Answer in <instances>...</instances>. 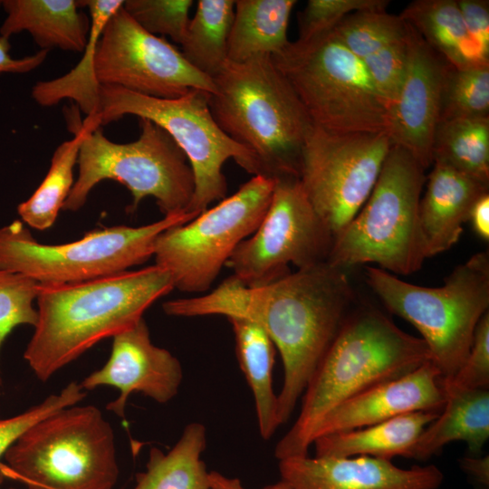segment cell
<instances>
[{
  "label": "cell",
  "instance_id": "cell-5",
  "mask_svg": "<svg viewBox=\"0 0 489 489\" xmlns=\"http://www.w3.org/2000/svg\"><path fill=\"white\" fill-rule=\"evenodd\" d=\"M425 168L392 145L369 198L334 239L328 262L339 267L375 264L409 275L428 258L419 221Z\"/></svg>",
  "mask_w": 489,
  "mask_h": 489
},
{
  "label": "cell",
  "instance_id": "cell-16",
  "mask_svg": "<svg viewBox=\"0 0 489 489\" xmlns=\"http://www.w3.org/2000/svg\"><path fill=\"white\" fill-rule=\"evenodd\" d=\"M406 24V72L398 96L388 110L387 134L392 145L408 151L427 169L433 164V138L451 64Z\"/></svg>",
  "mask_w": 489,
  "mask_h": 489
},
{
  "label": "cell",
  "instance_id": "cell-33",
  "mask_svg": "<svg viewBox=\"0 0 489 489\" xmlns=\"http://www.w3.org/2000/svg\"><path fill=\"white\" fill-rule=\"evenodd\" d=\"M489 117V64L457 69L451 65L442 90L439 121Z\"/></svg>",
  "mask_w": 489,
  "mask_h": 489
},
{
  "label": "cell",
  "instance_id": "cell-8",
  "mask_svg": "<svg viewBox=\"0 0 489 489\" xmlns=\"http://www.w3.org/2000/svg\"><path fill=\"white\" fill-rule=\"evenodd\" d=\"M272 60L313 125L335 132H386V103L363 62L331 31L307 42H290Z\"/></svg>",
  "mask_w": 489,
  "mask_h": 489
},
{
  "label": "cell",
  "instance_id": "cell-31",
  "mask_svg": "<svg viewBox=\"0 0 489 489\" xmlns=\"http://www.w3.org/2000/svg\"><path fill=\"white\" fill-rule=\"evenodd\" d=\"M432 160L489 184V117L439 121L433 138Z\"/></svg>",
  "mask_w": 489,
  "mask_h": 489
},
{
  "label": "cell",
  "instance_id": "cell-39",
  "mask_svg": "<svg viewBox=\"0 0 489 489\" xmlns=\"http://www.w3.org/2000/svg\"><path fill=\"white\" fill-rule=\"evenodd\" d=\"M407 35V33H406ZM406 36L361 60L378 91L383 98L388 113L400 91L407 67Z\"/></svg>",
  "mask_w": 489,
  "mask_h": 489
},
{
  "label": "cell",
  "instance_id": "cell-44",
  "mask_svg": "<svg viewBox=\"0 0 489 489\" xmlns=\"http://www.w3.org/2000/svg\"><path fill=\"white\" fill-rule=\"evenodd\" d=\"M209 484L210 489H245L242 486L239 479L229 478L215 471L209 472ZM263 489H291V487L286 482L280 480Z\"/></svg>",
  "mask_w": 489,
  "mask_h": 489
},
{
  "label": "cell",
  "instance_id": "cell-42",
  "mask_svg": "<svg viewBox=\"0 0 489 489\" xmlns=\"http://www.w3.org/2000/svg\"><path fill=\"white\" fill-rule=\"evenodd\" d=\"M469 221L475 234L483 240L489 239V193L481 197L472 208Z\"/></svg>",
  "mask_w": 489,
  "mask_h": 489
},
{
  "label": "cell",
  "instance_id": "cell-6",
  "mask_svg": "<svg viewBox=\"0 0 489 489\" xmlns=\"http://www.w3.org/2000/svg\"><path fill=\"white\" fill-rule=\"evenodd\" d=\"M365 275L388 311L420 332L442 382L449 380L468 356L477 324L488 312V252L455 266L439 287L413 284L374 266H366Z\"/></svg>",
  "mask_w": 489,
  "mask_h": 489
},
{
  "label": "cell",
  "instance_id": "cell-26",
  "mask_svg": "<svg viewBox=\"0 0 489 489\" xmlns=\"http://www.w3.org/2000/svg\"><path fill=\"white\" fill-rule=\"evenodd\" d=\"M295 0H237L227 43V60L244 62L283 51Z\"/></svg>",
  "mask_w": 489,
  "mask_h": 489
},
{
  "label": "cell",
  "instance_id": "cell-38",
  "mask_svg": "<svg viewBox=\"0 0 489 489\" xmlns=\"http://www.w3.org/2000/svg\"><path fill=\"white\" fill-rule=\"evenodd\" d=\"M446 398L489 386V313L486 312L475 331L468 356L457 372L442 382Z\"/></svg>",
  "mask_w": 489,
  "mask_h": 489
},
{
  "label": "cell",
  "instance_id": "cell-34",
  "mask_svg": "<svg viewBox=\"0 0 489 489\" xmlns=\"http://www.w3.org/2000/svg\"><path fill=\"white\" fill-rule=\"evenodd\" d=\"M40 283L22 273L0 269V349L16 326H35L37 309L34 307Z\"/></svg>",
  "mask_w": 489,
  "mask_h": 489
},
{
  "label": "cell",
  "instance_id": "cell-18",
  "mask_svg": "<svg viewBox=\"0 0 489 489\" xmlns=\"http://www.w3.org/2000/svg\"><path fill=\"white\" fill-rule=\"evenodd\" d=\"M279 472L291 489H437L444 480L434 465L405 469L371 456H293Z\"/></svg>",
  "mask_w": 489,
  "mask_h": 489
},
{
  "label": "cell",
  "instance_id": "cell-1",
  "mask_svg": "<svg viewBox=\"0 0 489 489\" xmlns=\"http://www.w3.org/2000/svg\"><path fill=\"white\" fill-rule=\"evenodd\" d=\"M355 307L346 269L330 262L290 272L259 287L231 275L212 292L168 301L176 317L223 315L254 321L269 336L283 363L278 419L286 423L317 366Z\"/></svg>",
  "mask_w": 489,
  "mask_h": 489
},
{
  "label": "cell",
  "instance_id": "cell-32",
  "mask_svg": "<svg viewBox=\"0 0 489 489\" xmlns=\"http://www.w3.org/2000/svg\"><path fill=\"white\" fill-rule=\"evenodd\" d=\"M332 34L351 53L363 60L381 48L405 38L407 24L386 10L352 13L332 30Z\"/></svg>",
  "mask_w": 489,
  "mask_h": 489
},
{
  "label": "cell",
  "instance_id": "cell-9",
  "mask_svg": "<svg viewBox=\"0 0 489 489\" xmlns=\"http://www.w3.org/2000/svg\"><path fill=\"white\" fill-rule=\"evenodd\" d=\"M139 122L140 134L132 142L115 143L100 128L84 139L77 162L78 177L63 210H79L98 183L110 179L130 192L129 212L152 197L164 216L187 213L195 187L187 156L162 128L147 119Z\"/></svg>",
  "mask_w": 489,
  "mask_h": 489
},
{
  "label": "cell",
  "instance_id": "cell-41",
  "mask_svg": "<svg viewBox=\"0 0 489 489\" xmlns=\"http://www.w3.org/2000/svg\"><path fill=\"white\" fill-rule=\"evenodd\" d=\"M11 44L8 38L0 36V74L4 72L25 73L40 66L48 55L47 50H40L33 55L14 59L9 52Z\"/></svg>",
  "mask_w": 489,
  "mask_h": 489
},
{
  "label": "cell",
  "instance_id": "cell-24",
  "mask_svg": "<svg viewBox=\"0 0 489 489\" xmlns=\"http://www.w3.org/2000/svg\"><path fill=\"white\" fill-rule=\"evenodd\" d=\"M89 9L91 29L83 55L68 73L53 80L38 82L32 89L33 99L43 107L57 105L70 99L80 110L91 116L99 114L100 84L95 77L94 57L98 41L109 19L122 6V0L77 1Z\"/></svg>",
  "mask_w": 489,
  "mask_h": 489
},
{
  "label": "cell",
  "instance_id": "cell-36",
  "mask_svg": "<svg viewBox=\"0 0 489 489\" xmlns=\"http://www.w3.org/2000/svg\"><path fill=\"white\" fill-rule=\"evenodd\" d=\"M387 0H309L298 13L299 37L307 42L331 32L349 14L366 10H386Z\"/></svg>",
  "mask_w": 489,
  "mask_h": 489
},
{
  "label": "cell",
  "instance_id": "cell-21",
  "mask_svg": "<svg viewBox=\"0 0 489 489\" xmlns=\"http://www.w3.org/2000/svg\"><path fill=\"white\" fill-rule=\"evenodd\" d=\"M6 17L0 36L28 32L41 50L58 48L82 53L91 29L90 18L75 0H4Z\"/></svg>",
  "mask_w": 489,
  "mask_h": 489
},
{
  "label": "cell",
  "instance_id": "cell-40",
  "mask_svg": "<svg viewBox=\"0 0 489 489\" xmlns=\"http://www.w3.org/2000/svg\"><path fill=\"white\" fill-rule=\"evenodd\" d=\"M470 36L489 53V2L487 0H456Z\"/></svg>",
  "mask_w": 489,
  "mask_h": 489
},
{
  "label": "cell",
  "instance_id": "cell-37",
  "mask_svg": "<svg viewBox=\"0 0 489 489\" xmlns=\"http://www.w3.org/2000/svg\"><path fill=\"white\" fill-rule=\"evenodd\" d=\"M87 395L81 384L71 382L58 394L47 397L28 410L6 419H0V458L33 426L52 414L77 405Z\"/></svg>",
  "mask_w": 489,
  "mask_h": 489
},
{
  "label": "cell",
  "instance_id": "cell-17",
  "mask_svg": "<svg viewBox=\"0 0 489 489\" xmlns=\"http://www.w3.org/2000/svg\"><path fill=\"white\" fill-rule=\"evenodd\" d=\"M112 339L106 364L80 383L84 390L100 386L118 388L119 397L107 409L119 417L124 416L132 393H142L160 404L177 394L183 379L181 364L170 351L152 343L144 319Z\"/></svg>",
  "mask_w": 489,
  "mask_h": 489
},
{
  "label": "cell",
  "instance_id": "cell-35",
  "mask_svg": "<svg viewBox=\"0 0 489 489\" xmlns=\"http://www.w3.org/2000/svg\"><path fill=\"white\" fill-rule=\"evenodd\" d=\"M192 0H126L122 7L145 31L181 43L189 22Z\"/></svg>",
  "mask_w": 489,
  "mask_h": 489
},
{
  "label": "cell",
  "instance_id": "cell-27",
  "mask_svg": "<svg viewBox=\"0 0 489 489\" xmlns=\"http://www.w3.org/2000/svg\"><path fill=\"white\" fill-rule=\"evenodd\" d=\"M227 319L233 328L239 366L254 395L259 433L268 440L281 425L272 380L275 346L254 321L239 317Z\"/></svg>",
  "mask_w": 489,
  "mask_h": 489
},
{
  "label": "cell",
  "instance_id": "cell-2",
  "mask_svg": "<svg viewBox=\"0 0 489 489\" xmlns=\"http://www.w3.org/2000/svg\"><path fill=\"white\" fill-rule=\"evenodd\" d=\"M173 289L169 273L157 264L79 283H40L38 320L24 358L46 381L101 340L133 327Z\"/></svg>",
  "mask_w": 489,
  "mask_h": 489
},
{
  "label": "cell",
  "instance_id": "cell-3",
  "mask_svg": "<svg viewBox=\"0 0 489 489\" xmlns=\"http://www.w3.org/2000/svg\"><path fill=\"white\" fill-rule=\"evenodd\" d=\"M428 360L421 338L405 332L374 307H354L310 379L297 419L277 443L274 456L308 455L316 427L332 408Z\"/></svg>",
  "mask_w": 489,
  "mask_h": 489
},
{
  "label": "cell",
  "instance_id": "cell-14",
  "mask_svg": "<svg viewBox=\"0 0 489 489\" xmlns=\"http://www.w3.org/2000/svg\"><path fill=\"white\" fill-rule=\"evenodd\" d=\"M333 237L307 198L298 177L274 180L269 206L256 230L226 263L247 287H259L297 269L328 261Z\"/></svg>",
  "mask_w": 489,
  "mask_h": 489
},
{
  "label": "cell",
  "instance_id": "cell-29",
  "mask_svg": "<svg viewBox=\"0 0 489 489\" xmlns=\"http://www.w3.org/2000/svg\"><path fill=\"white\" fill-rule=\"evenodd\" d=\"M206 433L204 425L191 423L167 454L152 447L146 471L137 474L133 489H210L209 472L201 459Z\"/></svg>",
  "mask_w": 489,
  "mask_h": 489
},
{
  "label": "cell",
  "instance_id": "cell-46",
  "mask_svg": "<svg viewBox=\"0 0 489 489\" xmlns=\"http://www.w3.org/2000/svg\"><path fill=\"white\" fill-rule=\"evenodd\" d=\"M9 489H18V488L11 487V488H9Z\"/></svg>",
  "mask_w": 489,
  "mask_h": 489
},
{
  "label": "cell",
  "instance_id": "cell-7",
  "mask_svg": "<svg viewBox=\"0 0 489 489\" xmlns=\"http://www.w3.org/2000/svg\"><path fill=\"white\" fill-rule=\"evenodd\" d=\"M4 475L27 489H113L114 432L95 406H72L29 428L5 454Z\"/></svg>",
  "mask_w": 489,
  "mask_h": 489
},
{
  "label": "cell",
  "instance_id": "cell-22",
  "mask_svg": "<svg viewBox=\"0 0 489 489\" xmlns=\"http://www.w3.org/2000/svg\"><path fill=\"white\" fill-rule=\"evenodd\" d=\"M440 412L419 410L368 427L331 433L314 439L315 456L408 457L413 445Z\"/></svg>",
  "mask_w": 489,
  "mask_h": 489
},
{
  "label": "cell",
  "instance_id": "cell-25",
  "mask_svg": "<svg viewBox=\"0 0 489 489\" xmlns=\"http://www.w3.org/2000/svg\"><path fill=\"white\" fill-rule=\"evenodd\" d=\"M489 437V391L475 389L446 398L438 417L421 433L408 458L427 460L454 441L479 454Z\"/></svg>",
  "mask_w": 489,
  "mask_h": 489
},
{
  "label": "cell",
  "instance_id": "cell-12",
  "mask_svg": "<svg viewBox=\"0 0 489 489\" xmlns=\"http://www.w3.org/2000/svg\"><path fill=\"white\" fill-rule=\"evenodd\" d=\"M273 186V179L254 176L215 206L158 235L155 264L169 273L174 289L189 293L208 291L238 244L258 227Z\"/></svg>",
  "mask_w": 489,
  "mask_h": 489
},
{
  "label": "cell",
  "instance_id": "cell-20",
  "mask_svg": "<svg viewBox=\"0 0 489 489\" xmlns=\"http://www.w3.org/2000/svg\"><path fill=\"white\" fill-rule=\"evenodd\" d=\"M483 183L455 168L434 162L420 199L419 221L428 258L450 249L469 221L476 201L488 194Z\"/></svg>",
  "mask_w": 489,
  "mask_h": 489
},
{
  "label": "cell",
  "instance_id": "cell-23",
  "mask_svg": "<svg viewBox=\"0 0 489 489\" xmlns=\"http://www.w3.org/2000/svg\"><path fill=\"white\" fill-rule=\"evenodd\" d=\"M399 16L453 67L489 64V53L468 34L456 0H416Z\"/></svg>",
  "mask_w": 489,
  "mask_h": 489
},
{
  "label": "cell",
  "instance_id": "cell-45",
  "mask_svg": "<svg viewBox=\"0 0 489 489\" xmlns=\"http://www.w3.org/2000/svg\"><path fill=\"white\" fill-rule=\"evenodd\" d=\"M5 475L0 472V484H2L4 480Z\"/></svg>",
  "mask_w": 489,
  "mask_h": 489
},
{
  "label": "cell",
  "instance_id": "cell-15",
  "mask_svg": "<svg viewBox=\"0 0 489 489\" xmlns=\"http://www.w3.org/2000/svg\"><path fill=\"white\" fill-rule=\"evenodd\" d=\"M100 85H115L159 99L197 90L213 93L211 78L191 66L165 38L141 28L121 6L105 24L94 57Z\"/></svg>",
  "mask_w": 489,
  "mask_h": 489
},
{
  "label": "cell",
  "instance_id": "cell-13",
  "mask_svg": "<svg viewBox=\"0 0 489 489\" xmlns=\"http://www.w3.org/2000/svg\"><path fill=\"white\" fill-rule=\"evenodd\" d=\"M391 146L386 132L309 130L299 180L333 241L369 198Z\"/></svg>",
  "mask_w": 489,
  "mask_h": 489
},
{
  "label": "cell",
  "instance_id": "cell-43",
  "mask_svg": "<svg viewBox=\"0 0 489 489\" xmlns=\"http://www.w3.org/2000/svg\"><path fill=\"white\" fill-rule=\"evenodd\" d=\"M460 465L465 473L484 486L489 484V456H465Z\"/></svg>",
  "mask_w": 489,
  "mask_h": 489
},
{
  "label": "cell",
  "instance_id": "cell-47",
  "mask_svg": "<svg viewBox=\"0 0 489 489\" xmlns=\"http://www.w3.org/2000/svg\"><path fill=\"white\" fill-rule=\"evenodd\" d=\"M0 5H2V1H0Z\"/></svg>",
  "mask_w": 489,
  "mask_h": 489
},
{
  "label": "cell",
  "instance_id": "cell-19",
  "mask_svg": "<svg viewBox=\"0 0 489 489\" xmlns=\"http://www.w3.org/2000/svg\"><path fill=\"white\" fill-rule=\"evenodd\" d=\"M442 377L428 360L410 373L374 386L344 400L321 419L315 438L374 425L399 415L432 410L440 412L446 401Z\"/></svg>",
  "mask_w": 489,
  "mask_h": 489
},
{
  "label": "cell",
  "instance_id": "cell-10",
  "mask_svg": "<svg viewBox=\"0 0 489 489\" xmlns=\"http://www.w3.org/2000/svg\"><path fill=\"white\" fill-rule=\"evenodd\" d=\"M206 92L193 90L176 99L141 95L120 86H100L101 126L125 115L147 119L166 130L187 156L194 176V193L187 213L199 215L226 197L223 166L229 158L257 175L253 155L231 139L215 121Z\"/></svg>",
  "mask_w": 489,
  "mask_h": 489
},
{
  "label": "cell",
  "instance_id": "cell-11",
  "mask_svg": "<svg viewBox=\"0 0 489 489\" xmlns=\"http://www.w3.org/2000/svg\"><path fill=\"white\" fill-rule=\"evenodd\" d=\"M197 216L181 213L141 226L95 228L77 241L61 244L37 242L15 220L0 228V269L42 284L79 283L128 271L153 256L162 232Z\"/></svg>",
  "mask_w": 489,
  "mask_h": 489
},
{
  "label": "cell",
  "instance_id": "cell-4",
  "mask_svg": "<svg viewBox=\"0 0 489 489\" xmlns=\"http://www.w3.org/2000/svg\"><path fill=\"white\" fill-rule=\"evenodd\" d=\"M208 105L218 127L254 157L257 175L298 177L312 127L294 91L269 55L226 61L212 78Z\"/></svg>",
  "mask_w": 489,
  "mask_h": 489
},
{
  "label": "cell",
  "instance_id": "cell-28",
  "mask_svg": "<svg viewBox=\"0 0 489 489\" xmlns=\"http://www.w3.org/2000/svg\"><path fill=\"white\" fill-rule=\"evenodd\" d=\"M101 126L100 114L87 116L74 137L60 144L53 152L49 170L33 195L17 206L21 219L30 227L50 228L73 187V168L84 139Z\"/></svg>",
  "mask_w": 489,
  "mask_h": 489
},
{
  "label": "cell",
  "instance_id": "cell-30",
  "mask_svg": "<svg viewBox=\"0 0 489 489\" xmlns=\"http://www.w3.org/2000/svg\"><path fill=\"white\" fill-rule=\"evenodd\" d=\"M235 14L233 0H199L180 43L187 62L213 78L227 61V43Z\"/></svg>",
  "mask_w": 489,
  "mask_h": 489
}]
</instances>
